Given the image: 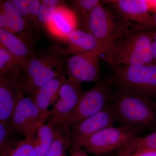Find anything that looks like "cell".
Instances as JSON below:
<instances>
[{"instance_id": "2e32d148", "label": "cell", "mask_w": 156, "mask_h": 156, "mask_svg": "<svg viewBox=\"0 0 156 156\" xmlns=\"http://www.w3.org/2000/svg\"><path fill=\"white\" fill-rule=\"evenodd\" d=\"M65 75L62 74L48 81L40 87L31 97L40 110L44 122L50 117L48 107L57 100L59 89L67 79Z\"/></svg>"}, {"instance_id": "4fadbf2b", "label": "cell", "mask_w": 156, "mask_h": 156, "mask_svg": "<svg viewBox=\"0 0 156 156\" xmlns=\"http://www.w3.org/2000/svg\"><path fill=\"white\" fill-rule=\"evenodd\" d=\"M19 72L7 73L0 77V121L9 122L23 96L18 81Z\"/></svg>"}, {"instance_id": "3957f363", "label": "cell", "mask_w": 156, "mask_h": 156, "mask_svg": "<svg viewBox=\"0 0 156 156\" xmlns=\"http://www.w3.org/2000/svg\"><path fill=\"white\" fill-rule=\"evenodd\" d=\"M62 56L55 49L39 56L34 54L25 69L18 76V83L23 94L32 97L44 84L63 74Z\"/></svg>"}, {"instance_id": "ba28073f", "label": "cell", "mask_w": 156, "mask_h": 156, "mask_svg": "<svg viewBox=\"0 0 156 156\" xmlns=\"http://www.w3.org/2000/svg\"><path fill=\"white\" fill-rule=\"evenodd\" d=\"M107 50L106 46L98 44L92 51L70 57L66 63L68 79L81 84L98 82L101 73L99 57Z\"/></svg>"}, {"instance_id": "8992f818", "label": "cell", "mask_w": 156, "mask_h": 156, "mask_svg": "<svg viewBox=\"0 0 156 156\" xmlns=\"http://www.w3.org/2000/svg\"><path fill=\"white\" fill-rule=\"evenodd\" d=\"M87 29L99 44L105 45L108 49L113 42L132 31L113 9L101 2L90 12Z\"/></svg>"}, {"instance_id": "1f68e13d", "label": "cell", "mask_w": 156, "mask_h": 156, "mask_svg": "<svg viewBox=\"0 0 156 156\" xmlns=\"http://www.w3.org/2000/svg\"><path fill=\"white\" fill-rule=\"evenodd\" d=\"M152 41L156 43V32L152 31Z\"/></svg>"}, {"instance_id": "9c48e42d", "label": "cell", "mask_w": 156, "mask_h": 156, "mask_svg": "<svg viewBox=\"0 0 156 156\" xmlns=\"http://www.w3.org/2000/svg\"><path fill=\"white\" fill-rule=\"evenodd\" d=\"M132 30L150 31L156 27L146 0L104 1Z\"/></svg>"}, {"instance_id": "d6986e66", "label": "cell", "mask_w": 156, "mask_h": 156, "mask_svg": "<svg viewBox=\"0 0 156 156\" xmlns=\"http://www.w3.org/2000/svg\"><path fill=\"white\" fill-rule=\"evenodd\" d=\"M1 156H37L33 140L9 138L3 148Z\"/></svg>"}, {"instance_id": "ffe728a7", "label": "cell", "mask_w": 156, "mask_h": 156, "mask_svg": "<svg viewBox=\"0 0 156 156\" xmlns=\"http://www.w3.org/2000/svg\"><path fill=\"white\" fill-rule=\"evenodd\" d=\"M55 128L47 124L42 125L37 130L33 140L37 156H45L53 140Z\"/></svg>"}, {"instance_id": "83f0119b", "label": "cell", "mask_w": 156, "mask_h": 156, "mask_svg": "<svg viewBox=\"0 0 156 156\" xmlns=\"http://www.w3.org/2000/svg\"><path fill=\"white\" fill-rule=\"evenodd\" d=\"M126 156H156V150L143 149L136 151L132 154Z\"/></svg>"}, {"instance_id": "603a6c76", "label": "cell", "mask_w": 156, "mask_h": 156, "mask_svg": "<svg viewBox=\"0 0 156 156\" xmlns=\"http://www.w3.org/2000/svg\"><path fill=\"white\" fill-rule=\"evenodd\" d=\"M69 147V136L59 128H55L53 141L45 156H62Z\"/></svg>"}, {"instance_id": "9a60e30c", "label": "cell", "mask_w": 156, "mask_h": 156, "mask_svg": "<svg viewBox=\"0 0 156 156\" xmlns=\"http://www.w3.org/2000/svg\"><path fill=\"white\" fill-rule=\"evenodd\" d=\"M61 40L64 47H57L55 49L62 56L87 53L92 51L98 44L97 40L91 33L77 29Z\"/></svg>"}, {"instance_id": "484cf974", "label": "cell", "mask_w": 156, "mask_h": 156, "mask_svg": "<svg viewBox=\"0 0 156 156\" xmlns=\"http://www.w3.org/2000/svg\"><path fill=\"white\" fill-rule=\"evenodd\" d=\"M98 0H76L73 3L77 11L83 18V24L87 28V21L90 12L100 2Z\"/></svg>"}, {"instance_id": "d4e9b609", "label": "cell", "mask_w": 156, "mask_h": 156, "mask_svg": "<svg viewBox=\"0 0 156 156\" xmlns=\"http://www.w3.org/2000/svg\"><path fill=\"white\" fill-rule=\"evenodd\" d=\"M58 0H42L38 15L39 23L48 25L52 19L57 7L59 6Z\"/></svg>"}, {"instance_id": "44dd1931", "label": "cell", "mask_w": 156, "mask_h": 156, "mask_svg": "<svg viewBox=\"0 0 156 156\" xmlns=\"http://www.w3.org/2000/svg\"><path fill=\"white\" fill-rule=\"evenodd\" d=\"M11 2L17 13L28 25L29 22L38 23V15L41 1L11 0Z\"/></svg>"}, {"instance_id": "d6a6232c", "label": "cell", "mask_w": 156, "mask_h": 156, "mask_svg": "<svg viewBox=\"0 0 156 156\" xmlns=\"http://www.w3.org/2000/svg\"><path fill=\"white\" fill-rule=\"evenodd\" d=\"M153 17L154 23V24L156 27V13L154 14V16H153Z\"/></svg>"}, {"instance_id": "f1b7e54d", "label": "cell", "mask_w": 156, "mask_h": 156, "mask_svg": "<svg viewBox=\"0 0 156 156\" xmlns=\"http://www.w3.org/2000/svg\"><path fill=\"white\" fill-rule=\"evenodd\" d=\"M71 156H88L87 153L82 147L69 148Z\"/></svg>"}, {"instance_id": "d590c367", "label": "cell", "mask_w": 156, "mask_h": 156, "mask_svg": "<svg viewBox=\"0 0 156 156\" xmlns=\"http://www.w3.org/2000/svg\"><path fill=\"white\" fill-rule=\"evenodd\" d=\"M120 156L118 155V156Z\"/></svg>"}, {"instance_id": "4dcf8cb0", "label": "cell", "mask_w": 156, "mask_h": 156, "mask_svg": "<svg viewBox=\"0 0 156 156\" xmlns=\"http://www.w3.org/2000/svg\"><path fill=\"white\" fill-rule=\"evenodd\" d=\"M151 52L153 58L156 63V43L153 41L151 44Z\"/></svg>"}, {"instance_id": "7402d4cb", "label": "cell", "mask_w": 156, "mask_h": 156, "mask_svg": "<svg viewBox=\"0 0 156 156\" xmlns=\"http://www.w3.org/2000/svg\"><path fill=\"white\" fill-rule=\"evenodd\" d=\"M143 149L156 150V131L146 136H138L131 140L119 150L118 155H128L136 151Z\"/></svg>"}, {"instance_id": "6da1fadb", "label": "cell", "mask_w": 156, "mask_h": 156, "mask_svg": "<svg viewBox=\"0 0 156 156\" xmlns=\"http://www.w3.org/2000/svg\"><path fill=\"white\" fill-rule=\"evenodd\" d=\"M152 31H131L113 42L102 59L110 66L156 64L151 52Z\"/></svg>"}, {"instance_id": "f546056e", "label": "cell", "mask_w": 156, "mask_h": 156, "mask_svg": "<svg viewBox=\"0 0 156 156\" xmlns=\"http://www.w3.org/2000/svg\"><path fill=\"white\" fill-rule=\"evenodd\" d=\"M148 9L150 12L156 13V0H146Z\"/></svg>"}, {"instance_id": "8fae6325", "label": "cell", "mask_w": 156, "mask_h": 156, "mask_svg": "<svg viewBox=\"0 0 156 156\" xmlns=\"http://www.w3.org/2000/svg\"><path fill=\"white\" fill-rule=\"evenodd\" d=\"M116 122L113 101L100 112L78 123L70 130L69 148L82 147V143L89 136L104 128L113 126Z\"/></svg>"}, {"instance_id": "e0dca14e", "label": "cell", "mask_w": 156, "mask_h": 156, "mask_svg": "<svg viewBox=\"0 0 156 156\" xmlns=\"http://www.w3.org/2000/svg\"><path fill=\"white\" fill-rule=\"evenodd\" d=\"M46 26L52 35L62 40L70 33L76 29V15L71 9L59 5L52 19Z\"/></svg>"}, {"instance_id": "7a4b0ae2", "label": "cell", "mask_w": 156, "mask_h": 156, "mask_svg": "<svg viewBox=\"0 0 156 156\" xmlns=\"http://www.w3.org/2000/svg\"><path fill=\"white\" fill-rule=\"evenodd\" d=\"M111 67L109 78L118 90L139 95L156 105V64Z\"/></svg>"}, {"instance_id": "ac0fdd59", "label": "cell", "mask_w": 156, "mask_h": 156, "mask_svg": "<svg viewBox=\"0 0 156 156\" xmlns=\"http://www.w3.org/2000/svg\"><path fill=\"white\" fill-rule=\"evenodd\" d=\"M0 43L19 61L23 71L34 55L28 45L14 34L1 28Z\"/></svg>"}, {"instance_id": "5bb4252c", "label": "cell", "mask_w": 156, "mask_h": 156, "mask_svg": "<svg viewBox=\"0 0 156 156\" xmlns=\"http://www.w3.org/2000/svg\"><path fill=\"white\" fill-rule=\"evenodd\" d=\"M0 28L14 34L27 44L29 26L10 0H0Z\"/></svg>"}, {"instance_id": "e575fe53", "label": "cell", "mask_w": 156, "mask_h": 156, "mask_svg": "<svg viewBox=\"0 0 156 156\" xmlns=\"http://www.w3.org/2000/svg\"><path fill=\"white\" fill-rule=\"evenodd\" d=\"M62 156H66V155L65 154H64Z\"/></svg>"}, {"instance_id": "52a82bcc", "label": "cell", "mask_w": 156, "mask_h": 156, "mask_svg": "<svg viewBox=\"0 0 156 156\" xmlns=\"http://www.w3.org/2000/svg\"><path fill=\"white\" fill-rule=\"evenodd\" d=\"M144 128L122 126L104 128L89 136L81 144L87 153L96 155L106 154L119 150L139 136Z\"/></svg>"}, {"instance_id": "836d02e7", "label": "cell", "mask_w": 156, "mask_h": 156, "mask_svg": "<svg viewBox=\"0 0 156 156\" xmlns=\"http://www.w3.org/2000/svg\"><path fill=\"white\" fill-rule=\"evenodd\" d=\"M6 74V73H5ZM5 74H3L1 72V71H0V77H1V76L2 75H3Z\"/></svg>"}, {"instance_id": "4316f807", "label": "cell", "mask_w": 156, "mask_h": 156, "mask_svg": "<svg viewBox=\"0 0 156 156\" xmlns=\"http://www.w3.org/2000/svg\"><path fill=\"white\" fill-rule=\"evenodd\" d=\"M9 122L0 121V156L5 144L14 135L9 127Z\"/></svg>"}, {"instance_id": "5b68a950", "label": "cell", "mask_w": 156, "mask_h": 156, "mask_svg": "<svg viewBox=\"0 0 156 156\" xmlns=\"http://www.w3.org/2000/svg\"><path fill=\"white\" fill-rule=\"evenodd\" d=\"M113 103L117 122L122 126L144 129L156 123V105L141 96L118 90Z\"/></svg>"}, {"instance_id": "30bf717a", "label": "cell", "mask_w": 156, "mask_h": 156, "mask_svg": "<svg viewBox=\"0 0 156 156\" xmlns=\"http://www.w3.org/2000/svg\"><path fill=\"white\" fill-rule=\"evenodd\" d=\"M44 122L33 98L23 96L17 103L9 124L13 134H23L25 138L33 140L37 130Z\"/></svg>"}, {"instance_id": "7c38bea8", "label": "cell", "mask_w": 156, "mask_h": 156, "mask_svg": "<svg viewBox=\"0 0 156 156\" xmlns=\"http://www.w3.org/2000/svg\"><path fill=\"white\" fill-rule=\"evenodd\" d=\"M84 92L81 84L66 79L60 87L58 99L50 111L48 125L56 128L73 110Z\"/></svg>"}, {"instance_id": "277c9868", "label": "cell", "mask_w": 156, "mask_h": 156, "mask_svg": "<svg viewBox=\"0 0 156 156\" xmlns=\"http://www.w3.org/2000/svg\"><path fill=\"white\" fill-rule=\"evenodd\" d=\"M113 86L110 78L98 81L91 89L84 92L73 110L57 128L69 136L70 130L74 126L100 112L114 100L116 92Z\"/></svg>"}, {"instance_id": "cb8c5ba5", "label": "cell", "mask_w": 156, "mask_h": 156, "mask_svg": "<svg viewBox=\"0 0 156 156\" xmlns=\"http://www.w3.org/2000/svg\"><path fill=\"white\" fill-rule=\"evenodd\" d=\"M22 68L19 61L0 43V71L3 74L20 72Z\"/></svg>"}]
</instances>
